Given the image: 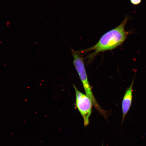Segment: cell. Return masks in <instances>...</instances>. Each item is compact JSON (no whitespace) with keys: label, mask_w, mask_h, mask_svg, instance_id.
<instances>
[{"label":"cell","mask_w":146,"mask_h":146,"mask_svg":"<svg viewBox=\"0 0 146 146\" xmlns=\"http://www.w3.org/2000/svg\"><path fill=\"white\" fill-rule=\"evenodd\" d=\"M129 18L126 16L119 25L104 34L95 45L90 48L79 51L80 53L87 52L91 50L94 52L90 56L94 57L99 53L111 50L120 46L127 39L128 36L132 33V30L126 31L125 26Z\"/></svg>","instance_id":"cell-1"},{"label":"cell","mask_w":146,"mask_h":146,"mask_svg":"<svg viewBox=\"0 0 146 146\" xmlns=\"http://www.w3.org/2000/svg\"><path fill=\"white\" fill-rule=\"evenodd\" d=\"M134 81L132 82L129 86L125 91L124 95L121 104L122 111V123H123L126 116L129 112L132 106L133 101V87L134 85Z\"/></svg>","instance_id":"cell-4"},{"label":"cell","mask_w":146,"mask_h":146,"mask_svg":"<svg viewBox=\"0 0 146 146\" xmlns=\"http://www.w3.org/2000/svg\"><path fill=\"white\" fill-rule=\"evenodd\" d=\"M72 55L74 57L73 63L81 80L86 95L91 100L93 106L98 112L102 115L106 119H107L110 115V113L102 108L97 102L93 94L92 88L89 84L83 60L81 54L77 51L72 50Z\"/></svg>","instance_id":"cell-2"},{"label":"cell","mask_w":146,"mask_h":146,"mask_svg":"<svg viewBox=\"0 0 146 146\" xmlns=\"http://www.w3.org/2000/svg\"><path fill=\"white\" fill-rule=\"evenodd\" d=\"M142 0H130V2L134 5H138L141 3Z\"/></svg>","instance_id":"cell-5"},{"label":"cell","mask_w":146,"mask_h":146,"mask_svg":"<svg viewBox=\"0 0 146 146\" xmlns=\"http://www.w3.org/2000/svg\"><path fill=\"white\" fill-rule=\"evenodd\" d=\"M75 91L76 106L84 120V125L86 127L89 123V118L92 113L93 104L86 95L80 91L73 85Z\"/></svg>","instance_id":"cell-3"}]
</instances>
